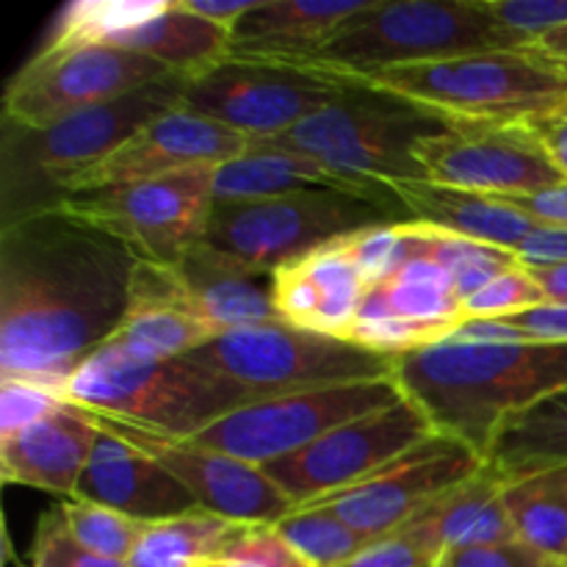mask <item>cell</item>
<instances>
[{
  "label": "cell",
  "instance_id": "obj_1",
  "mask_svg": "<svg viewBox=\"0 0 567 567\" xmlns=\"http://www.w3.org/2000/svg\"><path fill=\"white\" fill-rule=\"evenodd\" d=\"M138 258L64 208L0 230V380L64 396L78 365L111 341L131 305Z\"/></svg>",
  "mask_w": 567,
  "mask_h": 567
},
{
  "label": "cell",
  "instance_id": "obj_2",
  "mask_svg": "<svg viewBox=\"0 0 567 567\" xmlns=\"http://www.w3.org/2000/svg\"><path fill=\"white\" fill-rule=\"evenodd\" d=\"M393 380L432 430L485 460L504 421L567 391V341H526L507 321H463L396 360Z\"/></svg>",
  "mask_w": 567,
  "mask_h": 567
},
{
  "label": "cell",
  "instance_id": "obj_3",
  "mask_svg": "<svg viewBox=\"0 0 567 567\" xmlns=\"http://www.w3.org/2000/svg\"><path fill=\"white\" fill-rule=\"evenodd\" d=\"M352 89L402 100L446 125H537L567 109V75L532 50H485L396 66Z\"/></svg>",
  "mask_w": 567,
  "mask_h": 567
},
{
  "label": "cell",
  "instance_id": "obj_4",
  "mask_svg": "<svg viewBox=\"0 0 567 567\" xmlns=\"http://www.w3.org/2000/svg\"><path fill=\"white\" fill-rule=\"evenodd\" d=\"M485 50L524 48L491 20L482 0H371L324 48L282 66L354 86L377 72Z\"/></svg>",
  "mask_w": 567,
  "mask_h": 567
},
{
  "label": "cell",
  "instance_id": "obj_5",
  "mask_svg": "<svg viewBox=\"0 0 567 567\" xmlns=\"http://www.w3.org/2000/svg\"><path fill=\"white\" fill-rule=\"evenodd\" d=\"M64 399L89 413L175 441H192L233 410L255 402L244 388L188 354L144 360L111 341L78 365Z\"/></svg>",
  "mask_w": 567,
  "mask_h": 567
},
{
  "label": "cell",
  "instance_id": "obj_6",
  "mask_svg": "<svg viewBox=\"0 0 567 567\" xmlns=\"http://www.w3.org/2000/svg\"><path fill=\"white\" fill-rule=\"evenodd\" d=\"M183 86L181 78H164L125 97L66 116L44 131L6 125L3 225L59 208L78 175L114 153L150 120L183 109Z\"/></svg>",
  "mask_w": 567,
  "mask_h": 567
},
{
  "label": "cell",
  "instance_id": "obj_7",
  "mask_svg": "<svg viewBox=\"0 0 567 567\" xmlns=\"http://www.w3.org/2000/svg\"><path fill=\"white\" fill-rule=\"evenodd\" d=\"M443 127L446 122L402 100L352 89L347 97L308 116L291 131L258 138L249 147L313 155L343 175L393 186L402 181H426L413 155V144Z\"/></svg>",
  "mask_w": 567,
  "mask_h": 567
},
{
  "label": "cell",
  "instance_id": "obj_8",
  "mask_svg": "<svg viewBox=\"0 0 567 567\" xmlns=\"http://www.w3.org/2000/svg\"><path fill=\"white\" fill-rule=\"evenodd\" d=\"M188 358L225 374L255 402L347 382L388 380L396 371L393 358L369 352L343 338L297 330L282 321L230 330Z\"/></svg>",
  "mask_w": 567,
  "mask_h": 567
},
{
  "label": "cell",
  "instance_id": "obj_9",
  "mask_svg": "<svg viewBox=\"0 0 567 567\" xmlns=\"http://www.w3.org/2000/svg\"><path fill=\"white\" fill-rule=\"evenodd\" d=\"M391 221L408 219L369 199L316 188L282 197L216 203L205 244L249 269L271 275L336 238Z\"/></svg>",
  "mask_w": 567,
  "mask_h": 567
},
{
  "label": "cell",
  "instance_id": "obj_10",
  "mask_svg": "<svg viewBox=\"0 0 567 567\" xmlns=\"http://www.w3.org/2000/svg\"><path fill=\"white\" fill-rule=\"evenodd\" d=\"M214 175L216 166H188L131 186L72 194L61 208L114 236L138 260L169 266L205 241L216 205Z\"/></svg>",
  "mask_w": 567,
  "mask_h": 567
},
{
  "label": "cell",
  "instance_id": "obj_11",
  "mask_svg": "<svg viewBox=\"0 0 567 567\" xmlns=\"http://www.w3.org/2000/svg\"><path fill=\"white\" fill-rule=\"evenodd\" d=\"M402 399L404 393L393 377L264 399L233 410L194 435L192 443L264 468L275 460L302 452L327 432L391 408Z\"/></svg>",
  "mask_w": 567,
  "mask_h": 567
},
{
  "label": "cell",
  "instance_id": "obj_12",
  "mask_svg": "<svg viewBox=\"0 0 567 567\" xmlns=\"http://www.w3.org/2000/svg\"><path fill=\"white\" fill-rule=\"evenodd\" d=\"M164 78L175 75L153 59L114 44L39 48L6 86L3 125L44 131Z\"/></svg>",
  "mask_w": 567,
  "mask_h": 567
},
{
  "label": "cell",
  "instance_id": "obj_13",
  "mask_svg": "<svg viewBox=\"0 0 567 567\" xmlns=\"http://www.w3.org/2000/svg\"><path fill=\"white\" fill-rule=\"evenodd\" d=\"M430 435H435V430L426 415L410 399H402L391 408L327 432L302 452L264 465V471L297 507H302L369 480L374 471L402 457Z\"/></svg>",
  "mask_w": 567,
  "mask_h": 567
},
{
  "label": "cell",
  "instance_id": "obj_14",
  "mask_svg": "<svg viewBox=\"0 0 567 567\" xmlns=\"http://www.w3.org/2000/svg\"><path fill=\"white\" fill-rule=\"evenodd\" d=\"M413 155L426 181L491 197H520L567 183L548 158L535 125H446L421 136Z\"/></svg>",
  "mask_w": 567,
  "mask_h": 567
},
{
  "label": "cell",
  "instance_id": "obj_15",
  "mask_svg": "<svg viewBox=\"0 0 567 567\" xmlns=\"http://www.w3.org/2000/svg\"><path fill=\"white\" fill-rule=\"evenodd\" d=\"M482 468H485V460L474 449L460 443L457 437L435 432L419 446L404 452L402 457L374 471L369 480L347 491L330 493L319 502L302 504V507L330 509L354 532L380 540L402 529L437 496L463 485Z\"/></svg>",
  "mask_w": 567,
  "mask_h": 567
},
{
  "label": "cell",
  "instance_id": "obj_16",
  "mask_svg": "<svg viewBox=\"0 0 567 567\" xmlns=\"http://www.w3.org/2000/svg\"><path fill=\"white\" fill-rule=\"evenodd\" d=\"M349 92L352 86H341L291 66L227 61L210 75L183 86V109L258 142L291 131L293 125L338 103Z\"/></svg>",
  "mask_w": 567,
  "mask_h": 567
},
{
  "label": "cell",
  "instance_id": "obj_17",
  "mask_svg": "<svg viewBox=\"0 0 567 567\" xmlns=\"http://www.w3.org/2000/svg\"><path fill=\"white\" fill-rule=\"evenodd\" d=\"M89 419L103 432L122 437L125 443L150 454L155 463L164 465L192 491L203 513L219 515V518L244 526H275L297 509L291 496H286L258 465L210 452L192 441L155 435L142 426L105 419L97 413H89Z\"/></svg>",
  "mask_w": 567,
  "mask_h": 567
},
{
  "label": "cell",
  "instance_id": "obj_18",
  "mask_svg": "<svg viewBox=\"0 0 567 567\" xmlns=\"http://www.w3.org/2000/svg\"><path fill=\"white\" fill-rule=\"evenodd\" d=\"M249 144L252 138L208 116L186 109L166 111L138 127L92 169L78 175L66 188V197L175 175L188 166H221L249 153Z\"/></svg>",
  "mask_w": 567,
  "mask_h": 567
},
{
  "label": "cell",
  "instance_id": "obj_19",
  "mask_svg": "<svg viewBox=\"0 0 567 567\" xmlns=\"http://www.w3.org/2000/svg\"><path fill=\"white\" fill-rule=\"evenodd\" d=\"M75 498L105 504L142 524H161L203 509L192 491L164 465L103 430Z\"/></svg>",
  "mask_w": 567,
  "mask_h": 567
},
{
  "label": "cell",
  "instance_id": "obj_20",
  "mask_svg": "<svg viewBox=\"0 0 567 567\" xmlns=\"http://www.w3.org/2000/svg\"><path fill=\"white\" fill-rule=\"evenodd\" d=\"M100 441V426L83 408L61 402L22 432L0 437V474L3 482L75 498L81 476Z\"/></svg>",
  "mask_w": 567,
  "mask_h": 567
},
{
  "label": "cell",
  "instance_id": "obj_21",
  "mask_svg": "<svg viewBox=\"0 0 567 567\" xmlns=\"http://www.w3.org/2000/svg\"><path fill=\"white\" fill-rule=\"evenodd\" d=\"M216 336L188 305L175 266L138 260L131 280V305L111 343L144 360H175L197 352Z\"/></svg>",
  "mask_w": 567,
  "mask_h": 567
},
{
  "label": "cell",
  "instance_id": "obj_22",
  "mask_svg": "<svg viewBox=\"0 0 567 567\" xmlns=\"http://www.w3.org/2000/svg\"><path fill=\"white\" fill-rule=\"evenodd\" d=\"M371 0H260L230 31V61L293 64L324 48Z\"/></svg>",
  "mask_w": 567,
  "mask_h": 567
},
{
  "label": "cell",
  "instance_id": "obj_23",
  "mask_svg": "<svg viewBox=\"0 0 567 567\" xmlns=\"http://www.w3.org/2000/svg\"><path fill=\"white\" fill-rule=\"evenodd\" d=\"M316 188H330V192H343L352 194V197L369 199V203L382 205V208L408 219L391 186L365 183L352 175H343V172L332 169V166L313 158V155L249 147V153H244L241 158H233L227 164L216 166L214 175L216 203L282 197V194L316 192Z\"/></svg>",
  "mask_w": 567,
  "mask_h": 567
},
{
  "label": "cell",
  "instance_id": "obj_24",
  "mask_svg": "<svg viewBox=\"0 0 567 567\" xmlns=\"http://www.w3.org/2000/svg\"><path fill=\"white\" fill-rule=\"evenodd\" d=\"M175 266V275L186 291L194 313L216 332L225 336L241 327L280 321L271 302V275L238 264L199 241Z\"/></svg>",
  "mask_w": 567,
  "mask_h": 567
},
{
  "label": "cell",
  "instance_id": "obj_25",
  "mask_svg": "<svg viewBox=\"0 0 567 567\" xmlns=\"http://www.w3.org/2000/svg\"><path fill=\"white\" fill-rule=\"evenodd\" d=\"M391 188L408 219L513 252L537 227L535 219H529L504 197L465 192L435 181H402L393 183Z\"/></svg>",
  "mask_w": 567,
  "mask_h": 567
},
{
  "label": "cell",
  "instance_id": "obj_26",
  "mask_svg": "<svg viewBox=\"0 0 567 567\" xmlns=\"http://www.w3.org/2000/svg\"><path fill=\"white\" fill-rule=\"evenodd\" d=\"M441 557L449 548L498 546L518 540L504 504V480L485 463L480 474L452 487L402 526Z\"/></svg>",
  "mask_w": 567,
  "mask_h": 567
},
{
  "label": "cell",
  "instance_id": "obj_27",
  "mask_svg": "<svg viewBox=\"0 0 567 567\" xmlns=\"http://www.w3.org/2000/svg\"><path fill=\"white\" fill-rule=\"evenodd\" d=\"M111 44L153 59L169 75L194 83L230 61L233 37L227 28L183 9L181 0H169L158 17L122 33Z\"/></svg>",
  "mask_w": 567,
  "mask_h": 567
},
{
  "label": "cell",
  "instance_id": "obj_28",
  "mask_svg": "<svg viewBox=\"0 0 567 567\" xmlns=\"http://www.w3.org/2000/svg\"><path fill=\"white\" fill-rule=\"evenodd\" d=\"M485 463L504 482L567 465V391L554 393L504 421Z\"/></svg>",
  "mask_w": 567,
  "mask_h": 567
},
{
  "label": "cell",
  "instance_id": "obj_29",
  "mask_svg": "<svg viewBox=\"0 0 567 567\" xmlns=\"http://www.w3.org/2000/svg\"><path fill=\"white\" fill-rule=\"evenodd\" d=\"M363 305L426 327L441 338L452 336L465 321L454 277L430 258L410 260L385 282L369 288Z\"/></svg>",
  "mask_w": 567,
  "mask_h": 567
},
{
  "label": "cell",
  "instance_id": "obj_30",
  "mask_svg": "<svg viewBox=\"0 0 567 567\" xmlns=\"http://www.w3.org/2000/svg\"><path fill=\"white\" fill-rule=\"evenodd\" d=\"M504 504L520 543L548 559H567V465L504 482Z\"/></svg>",
  "mask_w": 567,
  "mask_h": 567
},
{
  "label": "cell",
  "instance_id": "obj_31",
  "mask_svg": "<svg viewBox=\"0 0 567 567\" xmlns=\"http://www.w3.org/2000/svg\"><path fill=\"white\" fill-rule=\"evenodd\" d=\"M244 529V524H233L203 509L183 518L147 524L125 567H205L221 559Z\"/></svg>",
  "mask_w": 567,
  "mask_h": 567
},
{
  "label": "cell",
  "instance_id": "obj_32",
  "mask_svg": "<svg viewBox=\"0 0 567 567\" xmlns=\"http://www.w3.org/2000/svg\"><path fill=\"white\" fill-rule=\"evenodd\" d=\"M166 6L169 0H78L59 11L42 48L111 44L122 33L158 17Z\"/></svg>",
  "mask_w": 567,
  "mask_h": 567
},
{
  "label": "cell",
  "instance_id": "obj_33",
  "mask_svg": "<svg viewBox=\"0 0 567 567\" xmlns=\"http://www.w3.org/2000/svg\"><path fill=\"white\" fill-rule=\"evenodd\" d=\"M299 264L321 293V336L347 341L369 288L343 249L341 238L319 247Z\"/></svg>",
  "mask_w": 567,
  "mask_h": 567
},
{
  "label": "cell",
  "instance_id": "obj_34",
  "mask_svg": "<svg viewBox=\"0 0 567 567\" xmlns=\"http://www.w3.org/2000/svg\"><path fill=\"white\" fill-rule=\"evenodd\" d=\"M275 529L313 567H347L374 543L319 507H297Z\"/></svg>",
  "mask_w": 567,
  "mask_h": 567
},
{
  "label": "cell",
  "instance_id": "obj_35",
  "mask_svg": "<svg viewBox=\"0 0 567 567\" xmlns=\"http://www.w3.org/2000/svg\"><path fill=\"white\" fill-rule=\"evenodd\" d=\"M421 225V221H419ZM424 227V244H421V258H430L441 264L449 275L454 277L460 299H468L487 282L496 280L507 269L518 266V255L513 249L493 247V244L474 241V238L452 236V233L435 230V227Z\"/></svg>",
  "mask_w": 567,
  "mask_h": 567
},
{
  "label": "cell",
  "instance_id": "obj_36",
  "mask_svg": "<svg viewBox=\"0 0 567 567\" xmlns=\"http://www.w3.org/2000/svg\"><path fill=\"white\" fill-rule=\"evenodd\" d=\"M341 244L352 264L358 266L365 288H374L404 269L410 260L421 258L424 227L413 219L391 221V225L349 233L341 238Z\"/></svg>",
  "mask_w": 567,
  "mask_h": 567
},
{
  "label": "cell",
  "instance_id": "obj_37",
  "mask_svg": "<svg viewBox=\"0 0 567 567\" xmlns=\"http://www.w3.org/2000/svg\"><path fill=\"white\" fill-rule=\"evenodd\" d=\"M55 507H59L70 535L86 551L111 559V563L125 565L131 559L133 548L142 540L144 529H147V524H142V520L116 513L105 504L86 502V498H64Z\"/></svg>",
  "mask_w": 567,
  "mask_h": 567
},
{
  "label": "cell",
  "instance_id": "obj_38",
  "mask_svg": "<svg viewBox=\"0 0 567 567\" xmlns=\"http://www.w3.org/2000/svg\"><path fill=\"white\" fill-rule=\"evenodd\" d=\"M548 305L540 282L524 264L513 266L463 302L465 321H502Z\"/></svg>",
  "mask_w": 567,
  "mask_h": 567
},
{
  "label": "cell",
  "instance_id": "obj_39",
  "mask_svg": "<svg viewBox=\"0 0 567 567\" xmlns=\"http://www.w3.org/2000/svg\"><path fill=\"white\" fill-rule=\"evenodd\" d=\"M482 6L491 20L524 50L546 33L567 25V0H482Z\"/></svg>",
  "mask_w": 567,
  "mask_h": 567
},
{
  "label": "cell",
  "instance_id": "obj_40",
  "mask_svg": "<svg viewBox=\"0 0 567 567\" xmlns=\"http://www.w3.org/2000/svg\"><path fill=\"white\" fill-rule=\"evenodd\" d=\"M271 302L282 324L321 336V293L299 260L271 271Z\"/></svg>",
  "mask_w": 567,
  "mask_h": 567
},
{
  "label": "cell",
  "instance_id": "obj_41",
  "mask_svg": "<svg viewBox=\"0 0 567 567\" xmlns=\"http://www.w3.org/2000/svg\"><path fill=\"white\" fill-rule=\"evenodd\" d=\"M31 567H125V565L111 563V559H103L97 557V554L86 551V548L70 535L59 507H53L48 515H42V520H39L37 540H33Z\"/></svg>",
  "mask_w": 567,
  "mask_h": 567
},
{
  "label": "cell",
  "instance_id": "obj_42",
  "mask_svg": "<svg viewBox=\"0 0 567 567\" xmlns=\"http://www.w3.org/2000/svg\"><path fill=\"white\" fill-rule=\"evenodd\" d=\"M64 396L44 385L22 380H0V437L22 432L61 408Z\"/></svg>",
  "mask_w": 567,
  "mask_h": 567
},
{
  "label": "cell",
  "instance_id": "obj_43",
  "mask_svg": "<svg viewBox=\"0 0 567 567\" xmlns=\"http://www.w3.org/2000/svg\"><path fill=\"white\" fill-rule=\"evenodd\" d=\"M221 559H236V563L255 567H313L288 546L286 537L275 526H247L227 546Z\"/></svg>",
  "mask_w": 567,
  "mask_h": 567
},
{
  "label": "cell",
  "instance_id": "obj_44",
  "mask_svg": "<svg viewBox=\"0 0 567 567\" xmlns=\"http://www.w3.org/2000/svg\"><path fill=\"white\" fill-rule=\"evenodd\" d=\"M543 554L529 548L526 543H498V546H471L449 548L435 559L432 567H540Z\"/></svg>",
  "mask_w": 567,
  "mask_h": 567
},
{
  "label": "cell",
  "instance_id": "obj_45",
  "mask_svg": "<svg viewBox=\"0 0 567 567\" xmlns=\"http://www.w3.org/2000/svg\"><path fill=\"white\" fill-rule=\"evenodd\" d=\"M435 559L437 554L430 546H424L419 537H413L404 529H396L393 535H385L371 543L347 567H432Z\"/></svg>",
  "mask_w": 567,
  "mask_h": 567
},
{
  "label": "cell",
  "instance_id": "obj_46",
  "mask_svg": "<svg viewBox=\"0 0 567 567\" xmlns=\"http://www.w3.org/2000/svg\"><path fill=\"white\" fill-rule=\"evenodd\" d=\"M502 321L515 327L526 341H567V305L548 302Z\"/></svg>",
  "mask_w": 567,
  "mask_h": 567
},
{
  "label": "cell",
  "instance_id": "obj_47",
  "mask_svg": "<svg viewBox=\"0 0 567 567\" xmlns=\"http://www.w3.org/2000/svg\"><path fill=\"white\" fill-rule=\"evenodd\" d=\"M524 266H557L567 264V227L537 225L515 249Z\"/></svg>",
  "mask_w": 567,
  "mask_h": 567
},
{
  "label": "cell",
  "instance_id": "obj_48",
  "mask_svg": "<svg viewBox=\"0 0 567 567\" xmlns=\"http://www.w3.org/2000/svg\"><path fill=\"white\" fill-rule=\"evenodd\" d=\"M509 205H515L518 210H524L529 219H535L537 225L548 227H567V183L559 186L543 188L535 194H520V197H504Z\"/></svg>",
  "mask_w": 567,
  "mask_h": 567
},
{
  "label": "cell",
  "instance_id": "obj_49",
  "mask_svg": "<svg viewBox=\"0 0 567 567\" xmlns=\"http://www.w3.org/2000/svg\"><path fill=\"white\" fill-rule=\"evenodd\" d=\"M183 9L192 11V14L197 17H205V20L216 22V25L227 28V31H233L236 28L238 20H244V17L249 14V11L255 9V6L260 3V0H238V3H221V0H181Z\"/></svg>",
  "mask_w": 567,
  "mask_h": 567
},
{
  "label": "cell",
  "instance_id": "obj_50",
  "mask_svg": "<svg viewBox=\"0 0 567 567\" xmlns=\"http://www.w3.org/2000/svg\"><path fill=\"white\" fill-rule=\"evenodd\" d=\"M535 131L540 136L551 164L557 166L559 175L567 181V116H551L546 122H537Z\"/></svg>",
  "mask_w": 567,
  "mask_h": 567
},
{
  "label": "cell",
  "instance_id": "obj_51",
  "mask_svg": "<svg viewBox=\"0 0 567 567\" xmlns=\"http://www.w3.org/2000/svg\"><path fill=\"white\" fill-rule=\"evenodd\" d=\"M526 269L535 275V280L540 282L543 293H546L548 302L554 305H567V264L557 266H526Z\"/></svg>",
  "mask_w": 567,
  "mask_h": 567
},
{
  "label": "cell",
  "instance_id": "obj_52",
  "mask_svg": "<svg viewBox=\"0 0 567 567\" xmlns=\"http://www.w3.org/2000/svg\"><path fill=\"white\" fill-rule=\"evenodd\" d=\"M526 50L537 53L540 59H546L548 64L557 66L563 75H567V25L557 28V31H551V33H546V37H540L535 44H529Z\"/></svg>",
  "mask_w": 567,
  "mask_h": 567
},
{
  "label": "cell",
  "instance_id": "obj_53",
  "mask_svg": "<svg viewBox=\"0 0 567 567\" xmlns=\"http://www.w3.org/2000/svg\"><path fill=\"white\" fill-rule=\"evenodd\" d=\"M205 567H255V565L236 563V559H216V563H210V565H205Z\"/></svg>",
  "mask_w": 567,
  "mask_h": 567
},
{
  "label": "cell",
  "instance_id": "obj_54",
  "mask_svg": "<svg viewBox=\"0 0 567 567\" xmlns=\"http://www.w3.org/2000/svg\"><path fill=\"white\" fill-rule=\"evenodd\" d=\"M540 567H567V559H543Z\"/></svg>",
  "mask_w": 567,
  "mask_h": 567
},
{
  "label": "cell",
  "instance_id": "obj_55",
  "mask_svg": "<svg viewBox=\"0 0 567 567\" xmlns=\"http://www.w3.org/2000/svg\"><path fill=\"white\" fill-rule=\"evenodd\" d=\"M557 116H567V109H565V111H563V114H557Z\"/></svg>",
  "mask_w": 567,
  "mask_h": 567
}]
</instances>
